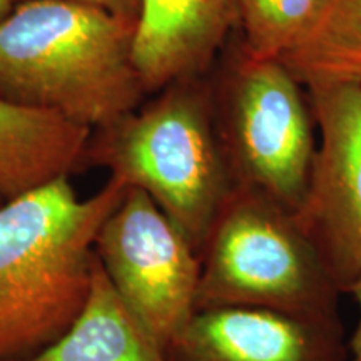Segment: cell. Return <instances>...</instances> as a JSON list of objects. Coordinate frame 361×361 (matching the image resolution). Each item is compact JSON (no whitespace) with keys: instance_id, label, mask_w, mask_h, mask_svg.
Returning <instances> with one entry per match:
<instances>
[{"instance_id":"1","label":"cell","mask_w":361,"mask_h":361,"mask_svg":"<svg viewBox=\"0 0 361 361\" xmlns=\"http://www.w3.org/2000/svg\"><path fill=\"white\" fill-rule=\"evenodd\" d=\"M128 186L109 178L80 200L59 178L0 202V361H25L61 338L87 300L94 241Z\"/></svg>"},{"instance_id":"2","label":"cell","mask_w":361,"mask_h":361,"mask_svg":"<svg viewBox=\"0 0 361 361\" xmlns=\"http://www.w3.org/2000/svg\"><path fill=\"white\" fill-rule=\"evenodd\" d=\"M133 40V24L97 7L24 0L0 20V99L106 128L147 96Z\"/></svg>"},{"instance_id":"3","label":"cell","mask_w":361,"mask_h":361,"mask_svg":"<svg viewBox=\"0 0 361 361\" xmlns=\"http://www.w3.org/2000/svg\"><path fill=\"white\" fill-rule=\"evenodd\" d=\"M207 75L166 85L128 116L90 130L82 161V171L106 168L146 192L197 255L236 189Z\"/></svg>"},{"instance_id":"4","label":"cell","mask_w":361,"mask_h":361,"mask_svg":"<svg viewBox=\"0 0 361 361\" xmlns=\"http://www.w3.org/2000/svg\"><path fill=\"white\" fill-rule=\"evenodd\" d=\"M200 259L197 310L255 306L340 319V288L298 214L258 191L234 189Z\"/></svg>"},{"instance_id":"5","label":"cell","mask_w":361,"mask_h":361,"mask_svg":"<svg viewBox=\"0 0 361 361\" xmlns=\"http://www.w3.org/2000/svg\"><path fill=\"white\" fill-rule=\"evenodd\" d=\"M305 89L281 59L252 57L241 44L213 82L216 124L236 188L295 214L308 197L318 152Z\"/></svg>"},{"instance_id":"6","label":"cell","mask_w":361,"mask_h":361,"mask_svg":"<svg viewBox=\"0 0 361 361\" xmlns=\"http://www.w3.org/2000/svg\"><path fill=\"white\" fill-rule=\"evenodd\" d=\"M94 255L130 313L168 351L197 311L201 259L146 192L128 188Z\"/></svg>"},{"instance_id":"7","label":"cell","mask_w":361,"mask_h":361,"mask_svg":"<svg viewBox=\"0 0 361 361\" xmlns=\"http://www.w3.org/2000/svg\"><path fill=\"white\" fill-rule=\"evenodd\" d=\"M319 146L301 226L341 293L361 278V85L306 89Z\"/></svg>"},{"instance_id":"8","label":"cell","mask_w":361,"mask_h":361,"mask_svg":"<svg viewBox=\"0 0 361 361\" xmlns=\"http://www.w3.org/2000/svg\"><path fill=\"white\" fill-rule=\"evenodd\" d=\"M168 361H345L340 319L255 306L197 310L171 343Z\"/></svg>"},{"instance_id":"9","label":"cell","mask_w":361,"mask_h":361,"mask_svg":"<svg viewBox=\"0 0 361 361\" xmlns=\"http://www.w3.org/2000/svg\"><path fill=\"white\" fill-rule=\"evenodd\" d=\"M234 29L238 0H139L133 57L146 92L209 74Z\"/></svg>"},{"instance_id":"10","label":"cell","mask_w":361,"mask_h":361,"mask_svg":"<svg viewBox=\"0 0 361 361\" xmlns=\"http://www.w3.org/2000/svg\"><path fill=\"white\" fill-rule=\"evenodd\" d=\"M90 130L0 99V201L82 171Z\"/></svg>"},{"instance_id":"11","label":"cell","mask_w":361,"mask_h":361,"mask_svg":"<svg viewBox=\"0 0 361 361\" xmlns=\"http://www.w3.org/2000/svg\"><path fill=\"white\" fill-rule=\"evenodd\" d=\"M25 361H168V355L94 258L90 290L78 318L51 346Z\"/></svg>"},{"instance_id":"12","label":"cell","mask_w":361,"mask_h":361,"mask_svg":"<svg viewBox=\"0 0 361 361\" xmlns=\"http://www.w3.org/2000/svg\"><path fill=\"white\" fill-rule=\"evenodd\" d=\"M281 61L306 89L361 85V0H324Z\"/></svg>"},{"instance_id":"13","label":"cell","mask_w":361,"mask_h":361,"mask_svg":"<svg viewBox=\"0 0 361 361\" xmlns=\"http://www.w3.org/2000/svg\"><path fill=\"white\" fill-rule=\"evenodd\" d=\"M324 0H238L241 47L252 57L281 59L313 24Z\"/></svg>"},{"instance_id":"14","label":"cell","mask_w":361,"mask_h":361,"mask_svg":"<svg viewBox=\"0 0 361 361\" xmlns=\"http://www.w3.org/2000/svg\"><path fill=\"white\" fill-rule=\"evenodd\" d=\"M69 2L84 4V6L97 7L112 16L119 17L135 27L139 16V0H69Z\"/></svg>"},{"instance_id":"15","label":"cell","mask_w":361,"mask_h":361,"mask_svg":"<svg viewBox=\"0 0 361 361\" xmlns=\"http://www.w3.org/2000/svg\"><path fill=\"white\" fill-rule=\"evenodd\" d=\"M350 293L355 296L356 303H358V306H360V322H358V326H356L353 338H351L350 346H351V351H353V355H355V361H361V278L353 284V286H351Z\"/></svg>"},{"instance_id":"16","label":"cell","mask_w":361,"mask_h":361,"mask_svg":"<svg viewBox=\"0 0 361 361\" xmlns=\"http://www.w3.org/2000/svg\"><path fill=\"white\" fill-rule=\"evenodd\" d=\"M20 2H24V0H0V20L8 16Z\"/></svg>"},{"instance_id":"17","label":"cell","mask_w":361,"mask_h":361,"mask_svg":"<svg viewBox=\"0 0 361 361\" xmlns=\"http://www.w3.org/2000/svg\"><path fill=\"white\" fill-rule=\"evenodd\" d=\"M0 202H2V201H0Z\"/></svg>"}]
</instances>
